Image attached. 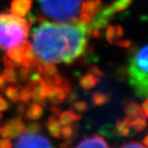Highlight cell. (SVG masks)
I'll return each instance as SVG.
<instances>
[{
	"instance_id": "obj_1",
	"label": "cell",
	"mask_w": 148,
	"mask_h": 148,
	"mask_svg": "<svg viewBox=\"0 0 148 148\" xmlns=\"http://www.w3.org/2000/svg\"><path fill=\"white\" fill-rule=\"evenodd\" d=\"M90 30L79 20L69 23H38L31 33L32 49L43 63H71L87 50Z\"/></svg>"
},
{
	"instance_id": "obj_2",
	"label": "cell",
	"mask_w": 148,
	"mask_h": 148,
	"mask_svg": "<svg viewBox=\"0 0 148 148\" xmlns=\"http://www.w3.org/2000/svg\"><path fill=\"white\" fill-rule=\"evenodd\" d=\"M31 23L28 18L3 13L0 14V48L8 50L19 46L29 36Z\"/></svg>"
},
{
	"instance_id": "obj_3",
	"label": "cell",
	"mask_w": 148,
	"mask_h": 148,
	"mask_svg": "<svg viewBox=\"0 0 148 148\" xmlns=\"http://www.w3.org/2000/svg\"><path fill=\"white\" fill-rule=\"evenodd\" d=\"M128 80L137 97L148 98V45L138 48L130 58Z\"/></svg>"
},
{
	"instance_id": "obj_4",
	"label": "cell",
	"mask_w": 148,
	"mask_h": 148,
	"mask_svg": "<svg viewBox=\"0 0 148 148\" xmlns=\"http://www.w3.org/2000/svg\"><path fill=\"white\" fill-rule=\"evenodd\" d=\"M46 16L61 23L79 20L82 0H38Z\"/></svg>"
},
{
	"instance_id": "obj_5",
	"label": "cell",
	"mask_w": 148,
	"mask_h": 148,
	"mask_svg": "<svg viewBox=\"0 0 148 148\" xmlns=\"http://www.w3.org/2000/svg\"><path fill=\"white\" fill-rule=\"evenodd\" d=\"M14 148H54L47 136L39 131L25 129L18 136Z\"/></svg>"
},
{
	"instance_id": "obj_6",
	"label": "cell",
	"mask_w": 148,
	"mask_h": 148,
	"mask_svg": "<svg viewBox=\"0 0 148 148\" xmlns=\"http://www.w3.org/2000/svg\"><path fill=\"white\" fill-rule=\"evenodd\" d=\"M26 128L21 117L14 118L0 130V135L4 138H14L23 132Z\"/></svg>"
},
{
	"instance_id": "obj_7",
	"label": "cell",
	"mask_w": 148,
	"mask_h": 148,
	"mask_svg": "<svg viewBox=\"0 0 148 148\" xmlns=\"http://www.w3.org/2000/svg\"><path fill=\"white\" fill-rule=\"evenodd\" d=\"M29 88L30 89L31 99H33L36 103L45 105L47 102V86L43 79H39L37 81L30 82L29 84Z\"/></svg>"
},
{
	"instance_id": "obj_8",
	"label": "cell",
	"mask_w": 148,
	"mask_h": 148,
	"mask_svg": "<svg viewBox=\"0 0 148 148\" xmlns=\"http://www.w3.org/2000/svg\"><path fill=\"white\" fill-rule=\"evenodd\" d=\"M33 0H13L11 3L12 14L17 17H24L31 8Z\"/></svg>"
},
{
	"instance_id": "obj_9",
	"label": "cell",
	"mask_w": 148,
	"mask_h": 148,
	"mask_svg": "<svg viewBox=\"0 0 148 148\" xmlns=\"http://www.w3.org/2000/svg\"><path fill=\"white\" fill-rule=\"evenodd\" d=\"M101 8H102L101 0H85V1L82 2L81 4L79 14L86 15L91 20L97 14V12Z\"/></svg>"
},
{
	"instance_id": "obj_10",
	"label": "cell",
	"mask_w": 148,
	"mask_h": 148,
	"mask_svg": "<svg viewBox=\"0 0 148 148\" xmlns=\"http://www.w3.org/2000/svg\"><path fill=\"white\" fill-rule=\"evenodd\" d=\"M75 148H110L108 144L99 135L84 138Z\"/></svg>"
},
{
	"instance_id": "obj_11",
	"label": "cell",
	"mask_w": 148,
	"mask_h": 148,
	"mask_svg": "<svg viewBox=\"0 0 148 148\" xmlns=\"http://www.w3.org/2000/svg\"><path fill=\"white\" fill-rule=\"evenodd\" d=\"M44 110L38 103H30L29 108L25 112V118L29 121H37L43 116Z\"/></svg>"
},
{
	"instance_id": "obj_12",
	"label": "cell",
	"mask_w": 148,
	"mask_h": 148,
	"mask_svg": "<svg viewBox=\"0 0 148 148\" xmlns=\"http://www.w3.org/2000/svg\"><path fill=\"white\" fill-rule=\"evenodd\" d=\"M6 56L14 62L22 66V62L24 60V52L20 46H17L8 49Z\"/></svg>"
},
{
	"instance_id": "obj_13",
	"label": "cell",
	"mask_w": 148,
	"mask_h": 148,
	"mask_svg": "<svg viewBox=\"0 0 148 148\" xmlns=\"http://www.w3.org/2000/svg\"><path fill=\"white\" fill-rule=\"evenodd\" d=\"M80 115L73 112L72 110H69L66 112H63L59 115V122L62 126L71 125L74 121H79L80 119Z\"/></svg>"
},
{
	"instance_id": "obj_14",
	"label": "cell",
	"mask_w": 148,
	"mask_h": 148,
	"mask_svg": "<svg viewBox=\"0 0 148 148\" xmlns=\"http://www.w3.org/2000/svg\"><path fill=\"white\" fill-rule=\"evenodd\" d=\"M99 82V78L95 76L92 73H88L80 77L79 85L83 89H91Z\"/></svg>"
},
{
	"instance_id": "obj_15",
	"label": "cell",
	"mask_w": 148,
	"mask_h": 148,
	"mask_svg": "<svg viewBox=\"0 0 148 148\" xmlns=\"http://www.w3.org/2000/svg\"><path fill=\"white\" fill-rule=\"evenodd\" d=\"M47 130L51 136H53L56 138H60L62 136L61 135V130H62V125L60 124L59 121L56 119L55 115L51 116L47 121Z\"/></svg>"
},
{
	"instance_id": "obj_16",
	"label": "cell",
	"mask_w": 148,
	"mask_h": 148,
	"mask_svg": "<svg viewBox=\"0 0 148 148\" xmlns=\"http://www.w3.org/2000/svg\"><path fill=\"white\" fill-rule=\"evenodd\" d=\"M125 113L127 115V118H136L138 117V116L145 115L142 107H140L138 104L134 102H130L127 104L125 108Z\"/></svg>"
},
{
	"instance_id": "obj_17",
	"label": "cell",
	"mask_w": 148,
	"mask_h": 148,
	"mask_svg": "<svg viewBox=\"0 0 148 148\" xmlns=\"http://www.w3.org/2000/svg\"><path fill=\"white\" fill-rule=\"evenodd\" d=\"M78 132L77 125H66L63 126L61 130V135L62 137H64L66 140H71L76 136Z\"/></svg>"
},
{
	"instance_id": "obj_18",
	"label": "cell",
	"mask_w": 148,
	"mask_h": 148,
	"mask_svg": "<svg viewBox=\"0 0 148 148\" xmlns=\"http://www.w3.org/2000/svg\"><path fill=\"white\" fill-rule=\"evenodd\" d=\"M5 94L6 97L13 103H16L20 101V88L18 87H14V86L7 87L5 90Z\"/></svg>"
},
{
	"instance_id": "obj_19",
	"label": "cell",
	"mask_w": 148,
	"mask_h": 148,
	"mask_svg": "<svg viewBox=\"0 0 148 148\" xmlns=\"http://www.w3.org/2000/svg\"><path fill=\"white\" fill-rule=\"evenodd\" d=\"M122 35V29L118 26H111L106 31V38L108 41L113 42L116 38H121Z\"/></svg>"
},
{
	"instance_id": "obj_20",
	"label": "cell",
	"mask_w": 148,
	"mask_h": 148,
	"mask_svg": "<svg viewBox=\"0 0 148 148\" xmlns=\"http://www.w3.org/2000/svg\"><path fill=\"white\" fill-rule=\"evenodd\" d=\"M3 77L5 81L10 83H16L18 81V74L14 68H5L3 72Z\"/></svg>"
},
{
	"instance_id": "obj_21",
	"label": "cell",
	"mask_w": 148,
	"mask_h": 148,
	"mask_svg": "<svg viewBox=\"0 0 148 148\" xmlns=\"http://www.w3.org/2000/svg\"><path fill=\"white\" fill-rule=\"evenodd\" d=\"M109 100V96L107 94L101 92H96L92 97V101L96 105H102Z\"/></svg>"
},
{
	"instance_id": "obj_22",
	"label": "cell",
	"mask_w": 148,
	"mask_h": 148,
	"mask_svg": "<svg viewBox=\"0 0 148 148\" xmlns=\"http://www.w3.org/2000/svg\"><path fill=\"white\" fill-rule=\"evenodd\" d=\"M116 129H117V131L121 136H128L130 133V128L124 120L117 121V123H116Z\"/></svg>"
},
{
	"instance_id": "obj_23",
	"label": "cell",
	"mask_w": 148,
	"mask_h": 148,
	"mask_svg": "<svg viewBox=\"0 0 148 148\" xmlns=\"http://www.w3.org/2000/svg\"><path fill=\"white\" fill-rule=\"evenodd\" d=\"M31 99V94L30 89L29 86H26L25 88L20 89V101L24 103H27Z\"/></svg>"
},
{
	"instance_id": "obj_24",
	"label": "cell",
	"mask_w": 148,
	"mask_h": 148,
	"mask_svg": "<svg viewBox=\"0 0 148 148\" xmlns=\"http://www.w3.org/2000/svg\"><path fill=\"white\" fill-rule=\"evenodd\" d=\"M29 72H30L29 68H27V67H24V66L21 67L20 71H19V74H18L20 80L23 81V82L28 81L29 77Z\"/></svg>"
},
{
	"instance_id": "obj_25",
	"label": "cell",
	"mask_w": 148,
	"mask_h": 148,
	"mask_svg": "<svg viewBox=\"0 0 148 148\" xmlns=\"http://www.w3.org/2000/svg\"><path fill=\"white\" fill-rule=\"evenodd\" d=\"M73 107L78 112H85L88 109V104L84 101H79L73 103Z\"/></svg>"
},
{
	"instance_id": "obj_26",
	"label": "cell",
	"mask_w": 148,
	"mask_h": 148,
	"mask_svg": "<svg viewBox=\"0 0 148 148\" xmlns=\"http://www.w3.org/2000/svg\"><path fill=\"white\" fill-rule=\"evenodd\" d=\"M4 64L5 66V68H14V69H16V68H19L20 65L17 64V63L14 62L12 60H10L6 56H4Z\"/></svg>"
},
{
	"instance_id": "obj_27",
	"label": "cell",
	"mask_w": 148,
	"mask_h": 148,
	"mask_svg": "<svg viewBox=\"0 0 148 148\" xmlns=\"http://www.w3.org/2000/svg\"><path fill=\"white\" fill-rule=\"evenodd\" d=\"M119 148H147V147H145L142 144L137 143V142H130V143L122 145Z\"/></svg>"
},
{
	"instance_id": "obj_28",
	"label": "cell",
	"mask_w": 148,
	"mask_h": 148,
	"mask_svg": "<svg viewBox=\"0 0 148 148\" xmlns=\"http://www.w3.org/2000/svg\"><path fill=\"white\" fill-rule=\"evenodd\" d=\"M12 143L9 140V138H3L0 139V148H11Z\"/></svg>"
},
{
	"instance_id": "obj_29",
	"label": "cell",
	"mask_w": 148,
	"mask_h": 148,
	"mask_svg": "<svg viewBox=\"0 0 148 148\" xmlns=\"http://www.w3.org/2000/svg\"><path fill=\"white\" fill-rule=\"evenodd\" d=\"M7 108H8V103H7V102L1 96H0V112L5 111Z\"/></svg>"
},
{
	"instance_id": "obj_30",
	"label": "cell",
	"mask_w": 148,
	"mask_h": 148,
	"mask_svg": "<svg viewBox=\"0 0 148 148\" xmlns=\"http://www.w3.org/2000/svg\"><path fill=\"white\" fill-rule=\"evenodd\" d=\"M142 109H143V112H144L145 116L148 118V98H146V100L143 103V104H142Z\"/></svg>"
},
{
	"instance_id": "obj_31",
	"label": "cell",
	"mask_w": 148,
	"mask_h": 148,
	"mask_svg": "<svg viewBox=\"0 0 148 148\" xmlns=\"http://www.w3.org/2000/svg\"><path fill=\"white\" fill-rule=\"evenodd\" d=\"M17 111L19 112V114H23L24 111H25V103H20L17 106Z\"/></svg>"
},
{
	"instance_id": "obj_32",
	"label": "cell",
	"mask_w": 148,
	"mask_h": 148,
	"mask_svg": "<svg viewBox=\"0 0 148 148\" xmlns=\"http://www.w3.org/2000/svg\"><path fill=\"white\" fill-rule=\"evenodd\" d=\"M5 82H6V81H5V79H4L3 75H0V89L3 88L5 87Z\"/></svg>"
},
{
	"instance_id": "obj_33",
	"label": "cell",
	"mask_w": 148,
	"mask_h": 148,
	"mask_svg": "<svg viewBox=\"0 0 148 148\" xmlns=\"http://www.w3.org/2000/svg\"><path fill=\"white\" fill-rule=\"evenodd\" d=\"M144 143H145V145H147L148 146V135L145 137V139H144Z\"/></svg>"
}]
</instances>
